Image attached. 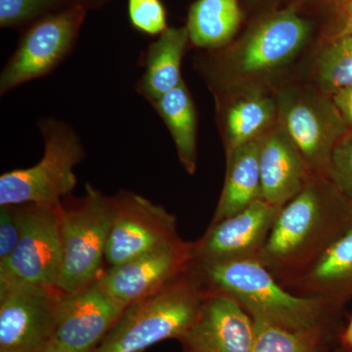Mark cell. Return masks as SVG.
I'll use <instances>...</instances> for the list:
<instances>
[{"instance_id":"1","label":"cell","mask_w":352,"mask_h":352,"mask_svg":"<svg viewBox=\"0 0 352 352\" xmlns=\"http://www.w3.org/2000/svg\"><path fill=\"white\" fill-rule=\"evenodd\" d=\"M314 25L291 6L265 16L237 41L195 59V68L212 95L238 88L274 89L314 34Z\"/></svg>"},{"instance_id":"2","label":"cell","mask_w":352,"mask_h":352,"mask_svg":"<svg viewBox=\"0 0 352 352\" xmlns=\"http://www.w3.org/2000/svg\"><path fill=\"white\" fill-rule=\"evenodd\" d=\"M351 226V208L333 182L311 177L280 208L258 259L287 289Z\"/></svg>"},{"instance_id":"3","label":"cell","mask_w":352,"mask_h":352,"mask_svg":"<svg viewBox=\"0 0 352 352\" xmlns=\"http://www.w3.org/2000/svg\"><path fill=\"white\" fill-rule=\"evenodd\" d=\"M191 272L204 295L229 296L254 321L291 330H324L335 310L320 298L292 293L258 258L193 263Z\"/></svg>"},{"instance_id":"4","label":"cell","mask_w":352,"mask_h":352,"mask_svg":"<svg viewBox=\"0 0 352 352\" xmlns=\"http://www.w3.org/2000/svg\"><path fill=\"white\" fill-rule=\"evenodd\" d=\"M191 270L154 295L129 305L94 352H143L166 340H179L203 305Z\"/></svg>"},{"instance_id":"5","label":"cell","mask_w":352,"mask_h":352,"mask_svg":"<svg viewBox=\"0 0 352 352\" xmlns=\"http://www.w3.org/2000/svg\"><path fill=\"white\" fill-rule=\"evenodd\" d=\"M44 151L31 168L0 176V207L7 205L60 206L76 188L75 168L85 157L80 136L71 126L54 118L39 120Z\"/></svg>"},{"instance_id":"6","label":"cell","mask_w":352,"mask_h":352,"mask_svg":"<svg viewBox=\"0 0 352 352\" xmlns=\"http://www.w3.org/2000/svg\"><path fill=\"white\" fill-rule=\"evenodd\" d=\"M278 124L300 152L311 177L330 180L336 146L349 131L332 97L308 83L284 80L274 88Z\"/></svg>"},{"instance_id":"7","label":"cell","mask_w":352,"mask_h":352,"mask_svg":"<svg viewBox=\"0 0 352 352\" xmlns=\"http://www.w3.org/2000/svg\"><path fill=\"white\" fill-rule=\"evenodd\" d=\"M60 214L63 265L56 288L75 293L101 276L112 227L113 198L87 184L82 198L64 199Z\"/></svg>"},{"instance_id":"8","label":"cell","mask_w":352,"mask_h":352,"mask_svg":"<svg viewBox=\"0 0 352 352\" xmlns=\"http://www.w3.org/2000/svg\"><path fill=\"white\" fill-rule=\"evenodd\" d=\"M87 7H65L29 28L0 75V94L52 73L75 47Z\"/></svg>"},{"instance_id":"9","label":"cell","mask_w":352,"mask_h":352,"mask_svg":"<svg viewBox=\"0 0 352 352\" xmlns=\"http://www.w3.org/2000/svg\"><path fill=\"white\" fill-rule=\"evenodd\" d=\"M61 205H21L22 235L11 258L0 265V289L17 284L56 287L63 265Z\"/></svg>"},{"instance_id":"10","label":"cell","mask_w":352,"mask_h":352,"mask_svg":"<svg viewBox=\"0 0 352 352\" xmlns=\"http://www.w3.org/2000/svg\"><path fill=\"white\" fill-rule=\"evenodd\" d=\"M194 243L182 238L111 266L96 283L122 309L154 295L191 270Z\"/></svg>"},{"instance_id":"11","label":"cell","mask_w":352,"mask_h":352,"mask_svg":"<svg viewBox=\"0 0 352 352\" xmlns=\"http://www.w3.org/2000/svg\"><path fill=\"white\" fill-rule=\"evenodd\" d=\"M112 198L113 222L105 256L111 266L179 239L177 219L163 206L127 190Z\"/></svg>"},{"instance_id":"12","label":"cell","mask_w":352,"mask_h":352,"mask_svg":"<svg viewBox=\"0 0 352 352\" xmlns=\"http://www.w3.org/2000/svg\"><path fill=\"white\" fill-rule=\"evenodd\" d=\"M60 293L32 284L0 289V352H43L50 346Z\"/></svg>"},{"instance_id":"13","label":"cell","mask_w":352,"mask_h":352,"mask_svg":"<svg viewBox=\"0 0 352 352\" xmlns=\"http://www.w3.org/2000/svg\"><path fill=\"white\" fill-rule=\"evenodd\" d=\"M122 311L96 282L75 293L61 292L52 344L68 352H94Z\"/></svg>"},{"instance_id":"14","label":"cell","mask_w":352,"mask_h":352,"mask_svg":"<svg viewBox=\"0 0 352 352\" xmlns=\"http://www.w3.org/2000/svg\"><path fill=\"white\" fill-rule=\"evenodd\" d=\"M280 208L261 199L232 217L210 223L194 242L193 263L258 258Z\"/></svg>"},{"instance_id":"15","label":"cell","mask_w":352,"mask_h":352,"mask_svg":"<svg viewBox=\"0 0 352 352\" xmlns=\"http://www.w3.org/2000/svg\"><path fill=\"white\" fill-rule=\"evenodd\" d=\"M254 339V320L235 300L208 294L179 342L182 352H252Z\"/></svg>"},{"instance_id":"16","label":"cell","mask_w":352,"mask_h":352,"mask_svg":"<svg viewBox=\"0 0 352 352\" xmlns=\"http://www.w3.org/2000/svg\"><path fill=\"white\" fill-rule=\"evenodd\" d=\"M217 127L226 153L263 138L278 124L274 89L245 87L214 96Z\"/></svg>"},{"instance_id":"17","label":"cell","mask_w":352,"mask_h":352,"mask_svg":"<svg viewBox=\"0 0 352 352\" xmlns=\"http://www.w3.org/2000/svg\"><path fill=\"white\" fill-rule=\"evenodd\" d=\"M259 170L261 200L279 208L300 193L311 178L300 152L279 124L261 140Z\"/></svg>"},{"instance_id":"18","label":"cell","mask_w":352,"mask_h":352,"mask_svg":"<svg viewBox=\"0 0 352 352\" xmlns=\"http://www.w3.org/2000/svg\"><path fill=\"white\" fill-rule=\"evenodd\" d=\"M287 289L296 295L320 298L333 309L352 300V226Z\"/></svg>"},{"instance_id":"19","label":"cell","mask_w":352,"mask_h":352,"mask_svg":"<svg viewBox=\"0 0 352 352\" xmlns=\"http://www.w3.org/2000/svg\"><path fill=\"white\" fill-rule=\"evenodd\" d=\"M190 44L186 25L168 28L149 44L141 56L144 73L136 83V90L152 103L182 83V64Z\"/></svg>"},{"instance_id":"20","label":"cell","mask_w":352,"mask_h":352,"mask_svg":"<svg viewBox=\"0 0 352 352\" xmlns=\"http://www.w3.org/2000/svg\"><path fill=\"white\" fill-rule=\"evenodd\" d=\"M263 138L226 153V179L212 223L232 217L261 200L259 151Z\"/></svg>"},{"instance_id":"21","label":"cell","mask_w":352,"mask_h":352,"mask_svg":"<svg viewBox=\"0 0 352 352\" xmlns=\"http://www.w3.org/2000/svg\"><path fill=\"white\" fill-rule=\"evenodd\" d=\"M151 105L168 127L183 168L190 175H195L198 115L193 96L185 80L152 102Z\"/></svg>"},{"instance_id":"22","label":"cell","mask_w":352,"mask_h":352,"mask_svg":"<svg viewBox=\"0 0 352 352\" xmlns=\"http://www.w3.org/2000/svg\"><path fill=\"white\" fill-rule=\"evenodd\" d=\"M242 21L239 0H196L186 25L190 44L203 50L223 47L234 41Z\"/></svg>"},{"instance_id":"23","label":"cell","mask_w":352,"mask_h":352,"mask_svg":"<svg viewBox=\"0 0 352 352\" xmlns=\"http://www.w3.org/2000/svg\"><path fill=\"white\" fill-rule=\"evenodd\" d=\"M309 83L332 98L352 87V34L322 43L312 58Z\"/></svg>"},{"instance_id":"24","label":"cell","mask_w":352,"mask_h":352,"mask_svg":"<svg viewBox=\"0 0 352 352\" xmlns=\"http://www.w3.org/2000/svg\"><path fill=\"white\" fill-rule=\"evenodd\" d=\"M252 352H322L324 330H291L254 321Z\"/></svg>"},{"instance_id":"25","label":"cell","mask_w":352,"mask_h":352,"mask_svg":"<svg viewBox=\"0 0 352 352\" xmlns=\"http://www.w3.org/2000/svg\"><path fill=\"white\" fill-rule=\"evenodd\" d=\"M64 3L73 6L72 0H0V25L16 28L56 12Z\"/></svg>"},{"instance_id":"26","label":"cell","mask_w":352,"mask_h":352,"mask_svg":"<svg viewBox=\"0 0 352 352\" xmlns=\"http://www.w3.org/2000/svg\"><path fill=\"white\" fill-rule=\"evenodd\" d=\"M129 16L132 27L148 36H160L168 28L161 0H129Z\"/></svg>"},{"instance_id":"27","label":"cell","mask_w":352,"mask_h":352,"mask_svg":"<svg viewBox=\"0 0 352 352\" xmlns=\"http://www.w3.org/2000/svg\"><path fill=\"white\" fill-rule=\"evenodd\" d=\"M330 180L352 210V131L346 132L333 150Z\"/></svg>"},{"instance_id":"28","label":"cell","mask_w":352,"mask_h":352,"mask_svg":"<svg viewBox=\"0 0 352 352\" xmlns=\"http://www.w3.org/2000/svg\"><path fill=\"white\" fill-rule=\"evenodd\" d=\"M21 205L1 206L0 208V265L12 256L22 235Z\"/></svg>"},{"instance_id":"29","label":"cell","mask_w":352,"mask_h":352,"mask_svg":"<svg viewBox=\"0 0 352 352\" xmlns=\"http://www.w3.org/2000/svg\"><path fill=\"white\" fill-rule=\"evenodd\" d=\"M349 131H352V87L333 97Z\"/></svg>"},{"instance_id":"30","label":"cell","mask_w":352,"mask_h":352,"mask_svg":"<svg viewBox=\"0 0 352 352\" xmlns=\"http://www.w3.org/2000/svg\"><path fill=\"white\" fill-rule=\"evenodd\" d=\"M342 24L331 38L352 34V0H342ZM326 38V39H329Z\"/></svg>"},{"instance_id":"31","label":"cell","mask_w":352,"mask_h":352,"mask_svg":"<svg viewBox=\"0 0 352 352\" xmlns=\"http://www.w3.org/2000/svg\"><path fill=\"white\" fill-rule=\"evenodd\" d=\"M342 338H344V342H346L347 346H351L352 349V319L349 322V325H347L344 333V337Z\"/></svg>"},{"instance_id":"32","label":"cell","mask_w":352,"mask_h":352,"mask_svg":"<svg viewBox=\"0 0 352 352\" xmlns=\"http://www.w3.org/2000/svg\"><path fill=\"white\" fill-rule=\"evenodd\" d=\"M43 352H68V351H65V349H61V347H59V346H56V344H52V342H51L50 346L46 347V349H44V351Z\"/></svg>"},{"instance_id":"33","label":"cell","mask_w":352,"mask_h":352,"mask_svg":"<svg viewBox=\"0 0 352 352\" xmlns=\"http://www.w3.org/2000/svg\"><path fill=\"white\" fill-rule=\"evenodd\" d=\"M72 1H73L74 6H76V4H80V6L87 7V6H85V0H72Z\"/></svg>"},{"instance_id":"34","label":"cell","mask_w":352,"mask_h":352,"mask_svg":"<svg viewBox=\"0 0 352 352\" xmlns=\"http://www.w3.org/2000/svg\"><path fill=\"white\" fill-rule=\"evenodd\" d=\"M250 1L256 2V1H258V0H250Z\"/></svg>"}]
</instances>
